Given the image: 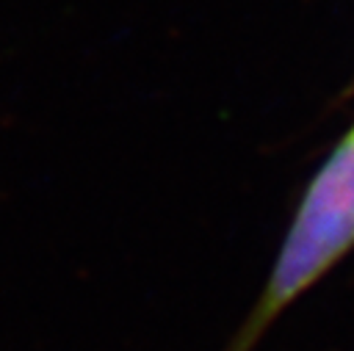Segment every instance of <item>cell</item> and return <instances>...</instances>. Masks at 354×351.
I'll return each instance as SVG.
<instances>
[{
  "label": "cell",
  "instance_id": "1",
  "mask_svg": "<svg viewBox=\"0 0 354 351\" xmlns=\"http://www.w3.org/2000/svg\"><path fill=\"white\" fill-rule=\"evenodd\" d=\"M354 249V124L332 146L304 188L279 254L249 310L243 326L224 351H252L274 318L301 293L318 285Z\"/></svg>",
  "mask_w": 354,
  "mask_h": 351
}]
</instances>
